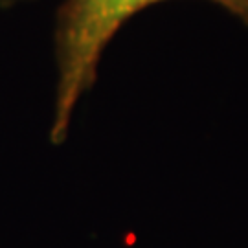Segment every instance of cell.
Masks as SVG:
<instances>
[{"mask_svg": "<svg viewBox=\"0 0 248 248\" xmlns=\"http://www.w3.org/2000/svg\"><path fill=\"white\" fill-rule=\"evenodd\" d=\"M164 0H64L53 31L55 96L50 142L61 145L72 116L98 78V66L110 39L138 11ZM248 28V0H210Z\"/></svg>", "mask_w": 248, "mask_h": 248, "instance_id": "1", "label": "cell"}, {"mask_svg": "<svg viewBox=\"0 0 248 248\" xmlns=\"http://www.w3.org/2000/svg\"><path fill=\"white\" fill-rule=\"evenodd\" d=\"M26 2H33V0H0V8H13V6L26 4Z\"/></svg>", "mask_w": 248, "mask_h": 248, "instance_id": "2", "label": "cell"}]
</instances>
